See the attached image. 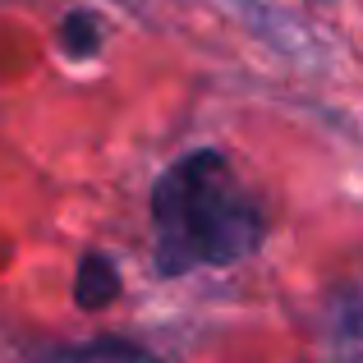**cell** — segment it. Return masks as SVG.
I'll use <instances>...</instances> for the list:
<instances>
[{"label": "cell", "instance_id": "obj_2", "mask_svg": "<svg viewBox=\"0 0 363 363\" xmlns=\"http://www.w3.org/2000/svg\"><path fill=\"white\" fill-rule=\"evenodd\" d=\"M120 290V276H116V262L111 257H88L79 272V303L83 308H101V303H111Z\"/></svg>", "mask_w": 363, "mask_h": 363}, {"label": "cell", "instance_id": "obj_3", "mask_svg": "<svg viewBox=\"0 0 363 363\" xmlns=\"http://www.w3.org/2000/svg\"><path fill=\"white\" fill-rule=\"evenodd\" d=\"M46 363H157L152 354H143L138 345H124V340H101V345H79V350H60Z\"/></svg>", "mask_w": 363, "mask_h": 363}, {"label": "cell", "instance_id": "obj_1", "mask_svg": "<svg viewBox=\"0 0 363 363\" xmlns=\"http://www.w3.org/2000/svg\"><path fill=\"white\" fill-rule=\"evenodd\" d=\"M157 262L166 276L194 267H230L262 244V212L221 152L203 147L175 161L152 194Z\"/></svg>", "mask_w": 363, "mask_h": 363}]
</instances>
